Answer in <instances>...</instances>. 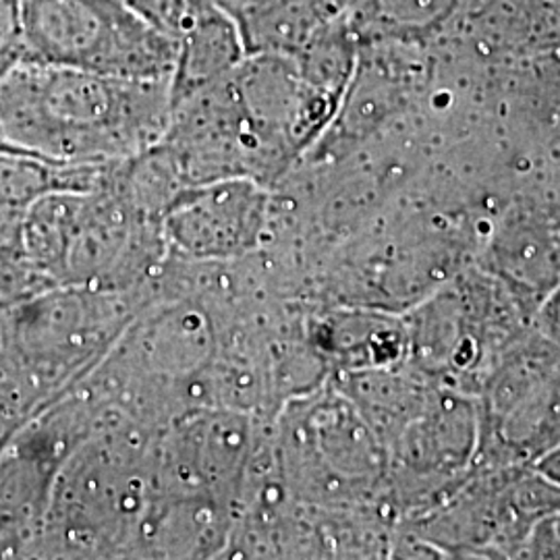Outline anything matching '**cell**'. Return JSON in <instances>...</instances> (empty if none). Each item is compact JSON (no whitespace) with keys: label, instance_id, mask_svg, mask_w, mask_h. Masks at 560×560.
I'll use <instances>...</instances> for the list:
<instances>
[{"label":"cell","instance_id":"obj_1","mask_svg":"<svg viewBox=\"0 0 560 560\" xmlns=\"http://www.w3.org/2000/svg\"><path fill=\"white\" fill-rule=\"evenodd\" d=\"M171 81L21 62L0 81V138L55 162H119L162 140Z\"/></svg>","mask_w":560,"mask_h":560},{"label":"cell","instance_id":"obj_2","mask_svg":"<svg viewBox=\"0 0 560 560\" xmlns=\"http://www.w3.org/2000/svg\"><path fill=\"white\" fill-rule=\"evenodd\" d=\"M161 432L102 409L94 432L65 460L27 559L129 557L152 499V448Z\"/></svg>","mask_w":560,"mask_h":560},{"label":"cell","instance_id":"obj_3","mask_svg":"<svg viewBox=\"0 0 560 560\" xmlns=\"http://www.w3.org/2000/svg\"><path fill=\"white\" fill-rule=\"evenodd\" d=\"M148 305L140 291L57 284L4 316L0 353L44 409L94 372Z\"/></svg>","mask_w":560,"mask_h":560},{"label":"cell","instance_id":"obj_4","mask_svg":"<svg viewBox=\"0 0 560 560\" xmlns=\"http://www.w3.org/2000/svg\"><path fill=\"white\" fill-rule=\"evenodd\" d=\"M270 441L287 490L310 504L365 501L390 467L381 439L337 386L289 400Z\"/></svg>","mask_w":560,"mask_h":560},{"label":"cell","instance_id":"obj_5","mask_svg":"<svg viewBox=\"0 0 560 560\" xmlns=\"http://www.w3.org/2000/svg\"><path fill=\"white\" fill-rule=\"evenodd\" d=\"M21 18L27 62L171 81L177 42L122 0H21Z\"/></svg>","mask_w":560,"mask_h":560},{"label":"cell","instance_id":"obj_6","mask_svg":"<svg viewBox=\"0 0 560 560\" xmlns=\"http://www.w3.org/2000/svg\"><path fill=\"white\" fill-rule=\"evenodd\" d=\"M101 402L71 388L46 405L0 455V559H27L65 460L101 421Z\"/></svg>","mask_w":560,"mask_h":560},{"label":"cell","instance_id":"obj_7","mask_svg":"<svg viewBox=\"0 0 560 560\" xmlns=\"http://www.w3.org/2000/svg\"><path fill=\"white\" fill-rule=\"evenodd\" d=\"M506 291L488 277L442 291L405 322L407 360L420 376L463 390V382L490 372L504 349L499 337L513 335V316L494 305ZM481 378V382H483Z\"/></svg>","mask_w":560,"mask_h":560},{"label":"cell","instance_id":"obj_8","mask_svg":"<svg viewBox=\"0 0 560 560\" xmlns=\"http://www.w3.org/2000/svg\"><path fill=\"white\" fill-rule=\"evenodd\" d=\"M272 187L222 179L183 189L162 217L168 254L189 261H235L256 254L272 214Z\"/></svg>","mask_w":560,"mask_h":560},{"label":"cell","instance_id":"obj_9","mask_svg":"<svg viewBox=\"0 0 560 560\" xmlns=\"http://www.w3.org/2000/svg\"><path fill=\"white\" fill-rule=\"evenodd\" d=\"M480 402L434 382L413 418L388 444V465L413 478H451L480 451Z\"/></svg>","mask_w":560,"mask_h":560},{"label":"cell","instance_id":"obj_10","mask_svg":"<svg viewBox=\"0 0 560 560\" xmlns=\"http://www.w3.org/2000/svg\"><path fill=\"white\" fill-rule=\"evenodd\" d=\"M483 272L534 318L560 280V208L527 203L511 210L486 247Z\"/></svg>","mask_w":560,"mask_h":560},{"label":"cell","instance_id":"obj_11","mask_svg":"<svg viewBox=\"0 0 560 560\" xmlns=\"http://www.w3.org/2000/svg\"><path fill=\"white\" fill-rule=\"evenodd\" d=\"M175 42L171 106L224 80L247 57L237 21L219 0H191Z\"/></svg>","mask_w":560,"mask_h":560},{"label":"cell","instance_id":"obj_12","mask_svg":"<svg viewBox=\"0 0 560 560\" xmlns=\"http://www.w3.org/2000/svg\"><path fill=\"white\" fill-rule=\"evenodd\" d=\"M310 342L339 374L393 368L407 358L405 322L363 312H337L314 322Z\"/></svg>","mask_w":560,"mask_h":560},{"label":"cell","instance_id":"obj_13","mask_svg":"<svg viewBox=\"0 0 560 560\" xmlns=\"http://www.w3.org/2000/svg\"><path fill=\"white\" fill-rule=\"evenodd\" d=\"M81 194H48L23 212L21 260L55 284H62Z\"/></svg>","mask_w":560,"mask_h":560},{"label":"cell","instance_id":"obj_14","mask_svg":"<svg viewBox=\"0 0 560 560\" xmlns=\"http://www.w3.org/2000/svg\"><path fill=\"white\" fill-rule=\"evenodd\" d=\"M25 60L21 0H0V81Z\"/></svg>","mask_w":560,"mask_h":560},{"label":"cell","instance_id":"obj_15","mask_svg":"<svg viewBox=\"0 0 560 560\" xmlns=\"http://www.w3.org/2000/svg\"><path fill=\"white\" fill-rule=\"evenodd\" d=\"M129 4L136 13H140L143 20L150 21L154 27H159L162 34L177 40L180 27L187 20V11L191 0H122Z\"/></svg>","mask_w":560,"mask_h":560},{"label":"cell","instance_id":"obj_16","mask_svg":"<svg viewBox=\"0 0 560 560\" xmlns=\"http://www.w3.org/2000/svg\"><path fill=\"white\" fill-rule=\"evenodd\" d=\"M532 320L536 332L560 349V280L548 298L541 301Z\"/></svg>","mask_w":560,"mask_h":560},{"label":"cell","instance_id":"obj_17","mask_svg":"<svg viewBox=\"0 0 560 560\" xmlns=\"http://www.w3.org/2000/svg\"><path fill=\"white\" fill-rule=\"evenodd\" d=\"M540 476H544L546 480L552 481L560 486V444H557L555 448L546 451L544 455H540L534 463H529Z\"/></svg>","mask_w":560,"mask_h":560},{"label":"cell","instance_id":"obj_18","mask_svg":"<svg viewBox=\"0 0 560 560\" xmlns=\"http://www.w3.org/2000/svg\"><path fill=\"white\" fill-rule=\"evenodd\" d=\"M0 152H27V150H21L18 145H13V143H9V141H4L0 138ZM30 154H32V152H30Z\"/></svg>","mask_w":560,"mask_h":560},{"label":"cell","instance_id":"obj_19","mask_svg":"<svg viewBox=\"0 0 560 560\" xmlns=\"http://www.w3.org/2000/svg\"><path fill=\"white\" fill-rule=\"evenodd\" d=\"M552 523H555V529H557V534L560 536V513L559 515H555V520H552Z\"/></svg>","mask_w":560,"mask_h":560}]
</instances>
